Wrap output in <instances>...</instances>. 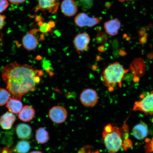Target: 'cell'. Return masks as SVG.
I'll return each instance as SVG.
<instances>
[{"mask_svg": "<svg viewBox=\"0 0 153 153\" xmlns=\"http://www.w3.org/2000/svg\"><path fill=\"white\" fill-rule=\"evenodd\" d=\"M38 4L35 11L39 10L49 13H55L58 10L59 5L58 0H37Z\"/></svg>", "mask_w": 153, "mask_h": 153, "instance_id": "ba28073f", "label": "cell"}, {"mask_svg": "<svg viewBox=\"0 0 153 153\" xmlns=\"http://www.w3.org/2000/svg\"><path fill=\"white\" fill-rule=\"evenodd\" d=\"M6 17L4 15L0 14V30L2 29L5 24Z\"/></svg>", "mask_w": 153, "mask_h": 153, "instance_id": "d4e9b609", "label": "cell"}, {"mask_svg": "<svg viewBox=\"0 0 153 153\" xmlns=\"http://www.w3.org/2000/svg\"><path fill=\"white\" fill-rule=\"evenodd\" d=\"M55 25V23L51 21L48 24H43L40 28V31L44 33H47L51 31V28Z\"/></svg>", "mask_w": 153, "mask_h": 153, "instance_id": "44dd1931", "label": "cell"}, {"mask_svg": "<svg viewBox=\"0 0 153 153\" xmlns=\"http://www.w3.org/2000/svg\"><path fill=\"white\" fill-rule=\"evenodd\" d=\"M68 116L66 109L61 106H55L51 108L49 112L50 119L55 123L62 124L66 121Z\"/></svg>", "mask_w": 153, "mask_h": 153, "instance_id": "5b68a950", "label": "cell"}, {"mask_svg": "<svg viewBox=\"0 0 153 153\" xmlns=\"http://www.w3.org/2000/svg\"><path fill=\"white\" fill-rule=\"evenodd\" d=\"M101 20L98 18H91L85 13L78 14L74 19V22L76 26L80 27H92L101 22Z\"/></svg>", "mask_w": 153, "mask_h": 153, "instance_id": "52a82bcc", "label": "cell"}, {"mask_svg": "<svg viewBox=\"0 0 153 153\" xmlns=\"http://www.w3.org/2000/svg\"><path fill=\"white\" fill-rule=\"evenodd\" d=\"M61 9L63 14L69 17L74 16L78 11L77 5L74 0H64L61 4Z\"/></svg>", "mask_w": 153, "mask_h": 153, "instance_id": "8fae6325", "label": "cell"}, {"mask_svg": "<svg viewBox=\"0 0 153 153\" xmlns=\"http://www.w3.org/2000/svg\"><path fill=\"white\" fill-rule=\"evenodd\" d=\"M35 114V111L32 107L26 105L19 113L18 117L23 122H29L33 120Z\"/></svg>", "mask_w": 153, "mask_h": 153, "instance_id": "9a60e30c", "label": "cell"}, {"mask_svg": "<svg viewBox=\"0 0 153 153\" xmlns=\"http://www.w3.org/2000/svg\"><path fill=\"white\" fill-rule=\"evenodd\" d=\"M6 107L10 112L18 114L23 108V104L19 99L11 97L6 104Z\"/></svg>", "mask_w": 153, "mask_h": 153, "instance_id": "e0dca14e", "label": "cell"}, {"mask_svg": "<svg viewBox=\"0 0 153 153\" xmlns=\"http://www.w3.org/2000/svg\"><path fill=\"white\" fill-rule=\"evenodd\" d=\"M30 153H43L41 151H33L30 152Z\"/></svg>", "mask_w": 153, "mask_h": 153, "instance_id": "4316f807", "label": "cell"}, {"mask_svg": "<svg viewBox=\"0 0 153 153\" xmlns=\"http://www.w3.org/2000/svg\"><path fill=\"white\" fill-rule=\"evenodd\" d=\"M135 1V0H119V1L120 2H124L125 1Z\"/></svg>", "mask_w": 153, "mask_h": 153, "instance_id": "83f0119b", "label": "cell"}, {"mask_svg": "<svg viewBox=\"0 0 153 153\" xmlns=\"http://www.w3.org/2000/svg\"><path fill=\"white\" fill-rule=\"evenodd\" d=\"M35 137L36 141L40 144H45L50 139L48 132L43 127H40L37 129Z\"/></svg>", "mask_w": 153, "mask_h": 153, "instance_id": "ac0fdd59", "label": "cell"}, {"mask_svg": "<svg viewBox=\"0 0 153 153\" xmlns=\"http://www.w3.org/2000/svg\"><path fill=\"white\" fill-rule=\"evenodd\" d=\"M134 111H139L146 114H153V91L141 97L135 103Z\"/></svg>", "mask_w": 153, "mask_h": 153, "instance_id": "277c9868", "label": "cell"}, {"mask_svg": "<svg viewBox=\"0 0 153 153\" xmlns=\"http://www.w3.org/2000/svg\"><path fill=\"white\" fill-rule=\"evenodd\" d=\"M11 97L10 93L7 90L0 88V106L6 104Z\"/></svg>", "mask_w": 153, "mask_h": 153, "instance_id": "ffe728a7", "label": "cell"}, {"mask_svg": "<svg viewBox=\"0 0 153 153\" xmlns=\"http://www.w3.org/2000/svg\"><path fill=\"white\" fill-rule=\"evenodd\" d=\"M128 71L120 63L115 62L105 69L101 79L104 85L111 91L117 85L121 87L122 80Z\"/></svg>", "mask_w": 153, "mask_h": 153, "instance_id": "3957f363", "label": "cell"}, {"mask_svg": "<svg viewBox=\"0 0 153 153\" xmlns=\"http://www.w3.org/2000/svg\"><path fill=\"white\" fill-rule=\"evenodd\" d=\"M15 132L17 137L22 140H27L31 138L32 130L28 124L19 123L15 127Z\"/></svg>", "mask_w": 153, "mask_h": 153, "instance_id": "30bf717a", "label": "cell"}, {"mask_svg": "<svg viewBox=\"0 0 153 153\" xmlns=\"http://www.w3.org/2000/svg\"><path fill=\"white\" fill-rule=\"evenodd\" d=\"M90 37L87 33L77 34L74 40V44L76 51L79 53L88 50L90 42Z\"/></svg>", "mask_w": 153, "mask_h": 153, "instance_id": "9c48e42d", "label": "cell"}, {"mask_svg": "<svg viewBox=\"0 0 153 153\" xmlns=\"http://www.w3.org/2000/svg\"><path fill=\"white\" fill-rule=\"evenodd\" d=\"M80 100L84 106L93 108L98 101L97 92L92 89H86L81 93Z\"/></svg>", "mask_w": 153, "mask_h": 153, "instance_id": "8992f818", "label": "cell"}, {"mask_svg": "<svg viewBox=\"0 0 153 153\" xmlns=\"http://www.w3.org/2000/svg\"><path fill=\"white\" fill-rule=\"evenodd\" d=\"M26 0H8L9 2L14 4H19L23 3Z\"/></svg>", "mask_w": 153, "mask_h": 153, "instance_id": "484cf974", "label": "cell"}, {"mask_svg": "<svg viewBox=\"0 0 153 153\" xmlns=\"http://www.w3.org/2000/svg\"><path fill=\"white\" fill-rule=\"evenodd\" d=\"M121 27V23L118 19H112L105 22L104 28L108 35L114 36L117 34Z\"/></svg>", "mask_w": 153, "mask_h": 153, "instance_id": "4fadbf2b", "label": "cell"}, {"mask_svg": "<svg viewBox=\"0 0 153 153\" xmlns=\"http://www.w3.org/2000/svg\"><path fill=\"white\" fill-rule=\"evenodd\" d=\"M9 5L8 0H0V13L5 11Z\"/></svg>", "mask_w": 153, "mask_h": 153, "instance_id": "7402d4cb", "label": "cell"}, {"mask_svg": "<svg viewBox=\"0 0 153 153\" xmlns=\"http://www.w3.org/2000/svg\"><path fill=\"white\" fill-rule=\"evenodd\" d=\"M91 148L89 145L85 146L78 151L77 153H91Z\"/></svg>", "mask_w": 153, "mask_h": 153, "instance_id": "603a6c76", "label": "cell"}, {"mask_svg": "<svg viewBox=\"0 0 153 153\" xmlns=\"http://www.w3.org/2000/svg\"><path fill=\"white\" fill-rule=\"evenodd\" d=\"M30 148V144L27 141H19L15 146L14 151L16 153H27Z\"/></svg>", "mask_w": 153, "mask_h": 153, "instance_id": "d6986e66", "label": "cell"}, {"mask_svg": "<svg viewBox=\"0 0 153 153\" xmlns=\"http://www.w3.org/2000/svg\"><path fill=\"white\" fill-rule=\"evenodd\" d=\"M115 153V152H111L110 153Z\"/></svg>", "mask_w": 153, "mask_h": 153, "instance_id": "f546056e", "label": "cell"}, {"mask_svg": "<svg viewBox=\"0 0 153 153\" xmlns=\"http://www.w3.org/2000/svg\"><path fill=\"white\" fill-rule=\"evenodd\" d=\"M91 153H100L98 151H97V152H91Z\"/></svg>", "mask_w": 153, "mask_h": 153, "instance_id": "f1b7e54d", "label": "cell"}, {"mask_svg": "<svg viewBox=\"0 0 153 153\" xmlns=\"http://www.w3.org/2000/svg\"><path fill=\"white\" fill-rule=\"evenodd\" d=\"M42 75L41 70L27 65L16 63L7 65L2 72V76L11 97L20 100L23 96L35 90Z\"/></svg>", "mask_w": 153, "mask_h": 153, "instance_id": "6da1fadb", "label": "cell"}, {"mask_svg": "<svg viewBox=\"0 0 153 153\" xmlns=\"http://www.w3.org/2000/svg\"><path fill=\"white\" fill-rule=\"evenodd\" d=\"M148 129L146 124L141 122L134 127L132 134L136 138L141 140L144 139L148 135Z\"/></svg>", "mask_w": 153, "mask_h": 153, "instance_id": "2e32d148", "label": "cell"}, {"mask_svg": "<svg viewBox=\"0 0 153 153\" xmlns=\"http://www.w3.org/2000/svg\"><path fill=\"white\" fill-rule=\"evenodd\" d=\"M16 120V117L12 113L7 112L0 117V126L3 129L9 130L12 128Z\"/></svg>", "mask_w": 153, "mask_h": 153, "instance_id": "5bb4252c", "label": "cell"}, {"mask_svg": "<svg viewBox=\"0 0 153 153\" xmlns=\"http://www.w3.org/2000/svg\"><path fill=\"white\" fill-rule=\"evenodd\" d=\"M123 128L112 126L108 124L105 126L102 133L105 147L111 152H116L123 148L124 133Z\"/></svg>", "mask_w": 153, "mask_h": 153, "instance_id": "7a4b0ae2", "label": "cell"}, {"mask_svg": "<svg viewBox=\"0 0 153 153\" xmlns=\"http://www.w3.org/2000/svg\"><path fill=\"white\" fill-rule=\"evenodd\" d=\"M34 31H30L25 35L22 40L23 46L28 51L34 50L37 48L39 41L37 37L34 35Z\"/></svg>", "mask_w": 153, "mask_h": 153, "instance_id": "7c38bea8", "label": "cell"}, {"mask_svg": "<svg viewBox=\"0 0 153 153\" xmlns=\"http://www.w3.org/2000/svg\"><path fill=\"white\" fill-rule=\"evenodd\" d=\"M146 148L147 152H153V138L147 144Z\"/></svg>", "mask_w": 153, "mask_h": 153, "instance_id": "cb8c5ba5", "label": "cell"}]
</instances>
